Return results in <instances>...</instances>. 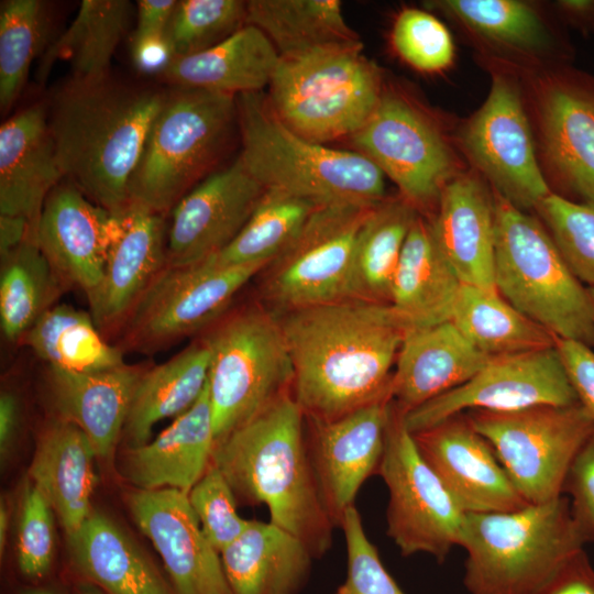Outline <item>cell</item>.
I'll return each mask as SVG.
<instances>
[{
	"instance_id": "36",
	"label": "cell",
	"mask_w": 594,
	"mask_h": 594,
	"mask_svg": "<svg viewBox=\"0 0 594 594\" xmlns=\"http://www.w3.org/2000/svg\"><path fill=\"white\" fill-rule=\"evenodd\" d=\"M132 4L127 0H84L68 28L44 52L37 76L45 79L57 61H68L73 78L109 77L114 51L127 32Z\"/></svg>"
},
{
	"instance_id": "54",
	"label": "cell",
	"mask_w": 594,
	"mask_h": 594,
	"mask_svg": "<svg viewBox=\"0 0 594 594\" xmlns=\"http://www.w3.org/2000/svg\"><path fill=\"white\" fill-rule=\"evenodd\" d=\"M21 408L18 396L12 391L0 395V453L6 459L18 436Z\"/></svg>"
},
{
	"instance_id": "41",
	"label": "cell",
	"mask_w": 594,
	"mask_h": 594,
	"mask_svg": "<svg viewBox=\"0 0 594 594\" xmlns=\"http://www.w3.org/2000/svg\"><path fill=\"white\" fill-rule=\"evenodd\" d=\"M318 207L287 193L265 189L234 240L205 261L215 266L270 264L298 235Z\"/></svg>"
},
{
	"instance_id": "38",
	"label": "cell",
	"mask_w": 594,
	"mask_h": 594,
	"mask_svg": "<svg viewBox=\"0 0 594 594\" xmlns=\"http://www.w3.org/2000/svg\"><path fill=\"white\" fill-rule=\"evenodd\" d=\"M20 343L47 366L70 372L94 373L125 364L122 349L102 337L90 312L67 304L48 309Z\"/></svg>"
},
{
	"instance_id": "37",
	"label": "cell",
	"mask_w": 594,
	"mask_h": 594,
	"mask_svg": "<svg viewBox=\"0 0 594 594\" xmlns=\"http://www.w3.org/2000/svg\"><path fill=\"white\" fill-rule=\"evenodd\" d=\"M451 321L488 358L556 346L557 338L510 305L497 289L463 285Z\"/></svg>"
},
{
	"instance_id": "24",
	"label": "cell",
	"mask_w": 594,
	"mask_h": 594,
	"mask_svg": "<svg viewBox=\"0 0 594 594\" xmlns=\"http://www.w3.org/2000/svg\"><path fill=\"white\" fill-rule=\"evenodd\" d=\"M66 540L72 582L87 581L108 594H176L144 548L99 510H92Z\"/></svg>"
},
{
	"instance_id": "52",
	"label": "cell",
	"mask_w": 594,
	"mask_h": 594,
	"mask_svg": "<svg viewBox=\"0 0 594 594\" xmlns=\"http://www.w3.org/2000/svg\"><path fill=\"white\" fill-rule=\"evenodd\" d=\"M531 594H594V566L584 549L568 558Z\"/></svg>"
},
{
	"instance_id": "11",
	"label": "cell",
	"mask_w": 594,
	"mask_h": 594,
	"mask_svg": "<svg viewBox=\"0 0 594 594\" xmlns=\"http://www.w3.org/2000/svg\"><path fill=\"white\" fill-rule=\"evenodd\" d=\"M376 205L320 206L311 213L262 271V296L275 315L354 298L355 245Z\"/></svg>"
},
{
	"instance_id": "13",
	"label": "cell",
	"mask_w": 594,
	"mask_h": 594,
	"mask_svg": "<svg viewBox=\"0 0 594 594\" xmlns=\"http://www.w3.org/2000/svg\"><path fill=\"white\" fill-rule=\"evenodd\" d=\"M268 264L166 266L121 329V349L155 351L220 319L234 296Z\"/></svg>"
},
{
	"instance_id": "25",
	"label": "cell",
	"mask_w": 594,
	"mask_h": 594,
	"mask_svg": "<svg viewBox=\"0 0 594 594\" xmlns=\"http://www.w3.org/2000/svg\"><path fill=\"white\" fill-rule=\"evenodd\" d=\"M144 371L128 364L94 373L47 366L48 397L57 419L78 427L102 462L113 459Z\"/></svg>"
},
{
	"instance_id": "14",
	"label": "cell",
	"mask_w": 594,
	"mask_h": 594,
	"mask_svg": "<svg viewBox=\"0 0 594 594\" xmlns=\"http://www.w3.org/2000/svg\"><path fill=\"white\" fill-rule=\"evenodd\" d=\"M579 404L556 346L490 358L464 384L404 415L410 433L454 415L483 410L515 411L534 406Z\"/></svg>"
},
{
	"instance_id": "45",
	"label": "cell",
	"mask_w": 594,
	"mask_h": 594,
	"mask_svg": "<svg viewBox=\"0 0 594 594\" xmlns=\"http://www.w3.org/2000/svg\"><path fill=\"white\" fill-rule=\"evenodd\" d=\"M537 209L572 273L594 288V206L551 193Z\"/></svg>"
},
{
	"instance_id": "19",
	"label": "cell",
	"mask_w": 594,
	"mask_h": 594,
	"mask_svg": "<svg viewBox=\"0 0 594 594\" xmlns=\"http://www.w3.org/2000/svg\"><path fill=\"white\" fill-rule=\"evenodd\" d=\"M264 191L240 156L208 176L173 208L167 266L194 265L221 252L240 233Z\"/></svg>"
},
{
	"instance_id": "8",
	"label": "cell",
	"mask_w": 594,
	"mask_h": 594,
	"mask_svg": "<svg viewBox=\"0 0 594 594\" xmlns=\"http://www.w3.org/2000/svg\"><path fill=\"white\" fill-rule=\"evenodd\" d=\"M270 88L267 99L279 120L319 144L352 136L383 96L378 69L362 46L280 57Z\"/></svg>"
},
{
	"instance_id": "7",
	"label": "cell",
	"mask_w": 594,
	"mask_h": 594,
	"mask_svg": "<svg viewBox=\"0 0 594 594\" xmlns=\"http://www.w3.org/2000/svg\"><path fill=\"white\" fill-rule=\"evenodd\" d=\"M237 116L232 95L182 87L166 94L129 184L130 204L172 211L216 162Z\"/></svg>"
},
{
	"instance_id": "43",
	"label": "cell",
	"mask_w": 594,
	"mask_h": 594,
	"mask_svg": "<svg viewBox=\"0 0 594 594\" xmlns=\"http://www.w3.org/2000/svg\"><path fill=\"white\" fill-rule=\"evenodd\" d=\"M246 24V1L180 0L169 19L165 41L172 59L204 52Z\"/></svg>"
},
{
	"instance_id": "1",
	"label": "cell",
	"mask_w": 594,
	"mask_h": 594,
	"mask_svg": "<svg viewBox=\"0 0 594 594\" xmlns=\"http://www.w3.org/2000/svg\"><path fill=\"white\" fill-rule=\"evenodd\" d=\"M305 418L331 421L392 398L406 327L391 305L345 299L276 315Z\"/></svg>"
},
{
	"instance_id": "5",
	"label": "cell",
	"mask_w": 594,
	"mask_h": 594,
	"mask_svg": "<svg viewBox=\"0 0 594 594\" xmlns=\"http://www.w3.org/2000/svg\"><path fill=\"white\" fill-rule=\"evenodd\" d=\"M495 287L516 309L557 339L594 348V300L551 234L497 191Z\"/></svg>"
},
{
	"instance_id": "29",
	"label": "cell",
	"mask_w": 594,
	"mask_h": 594,
	"mask_svg": "<svg viewBox=\"0 0 594 594\" xmlns=\"http://www.w3.org/2000/svg\"><path fill=\"white\" fill-rule=\"evenodd\" d=\"M96 451L75 425L55 419L41 432L29 475L47 498L66 535L76 531L94 510Z\"/></svg>"
},
{
	"instance_id": "56",
	"label": "cell",
	"mask_w": 594,
	"mask_h": 594,
	"mask_svg": "<svg viewBox=\"0 0 594 594\" xmlns=\"http://www.w3.org/2000/svg\"><path fill=\"white\" fill-rule=\"evenodd\" d=\"M13 594H70V591L50 580L38 584L22 583Z\"/></svg>"
},
{
	"instance_id": "4",
	"label": "cell",
	"mask_w": 594,
	"mask_h": 594,
	"mask_svg": "<svg viewBox=\"0 0 594 594\" xmlns=\"http://www.w3.org/2000/svg\"><path fill=\"white\" fill-rule=\"evenodd\" d=\"M242 160L264 187L317 206L376 205L385 198L384 174L360 152L310 142L288 129L261 92L238 95Z\"/></svg>"
},
{
	"instance_id": "30",
	"label": "cell",
	"mask_w": 594,
	"mask_h": 594,
	"mask_svg": "<svg viewBox=\"0 0 594 594\" xmlns=\"http://www.w3.org/2000/svg\"><path fill=\"white\" fill-rule=\"evenodd\" d=\"M461 286L436 243L430 222L418 216L392 280L391 307L406 329L450 321Z\"/></svg>"
},
{
	"instance_id": "28",
	"label": "cell",
	"mask_w": 594,
	"mask_h": 594,
	"mask_svg": "<svg viewBox=\"0 0 594 594\" xmlns=\"http://www.w3.org/2000/svg\"><path fill=\"white\" fill-rule=\"evenodd\" d=\"M430 224L438 248L463 285L496 289L494 198L479 179L450 178Z\"/></svg>"
},
{
	"instance_id": "26",
	"label": "cell",
	"mask_w": 594,
	"mask_h": 594,
	"mask_svg": "<svg viewBox=\"0 0 594 594\" xmlns=\"http://www.w3.org/2000/svg\"><path fill=\"white\" fill-rule=\"evenodd\" d=\"M213 448L207 382L197 402L154 439L121 451L119 472L133 488L188 494L210 465Z\"/></svg>"
},
{
	"instance_id": "17",
	"label": "cell",
	"mask_w": 594,
	"mask_h": 594,
	"mask_svg": "<svg viewBox=\"0 0 594 594\" xmlns=\"http://www.w3.org/2000/svg\"><path fill=\"white\" fill-rule=\"evenodd\" d=\"M125 503L161 557L176 594H233L220 553L202 532L186 493L131 488Z\"/></svg>"
},
{
	"instance_id": "33",
	"label": "cell",
	"mask_w": 594,
	"mask_h": 594,
	"mask_svg": "<svg viewBox=\"0 0 594 594\" xmlns=\"http://www.w3.org/2000/svg\"><path fill=\"white\" fill-rule=\"evenodd\" d=\"M209 367V348L199 340L168 361L145 370L123 428L125 448L148 442L157 422L172 417L175 419L188 410L207 385Z\"/></svg>"
},
{
	"instance_id": "44",
	"label": "cell",
	"mask_w": 594,
	"mask_h": 594,
	"mask_svg": "<svg viewBox=\"0 0 594 594\" xmlns=\"http://www.w3.org/2000/svg\"><path fill=\"white\" fill-rule=\"evenodd\" d=\"M437 6L481 34L512 46L535 48L547 40L538 15L519 1L446 0Z\"/></svg>"
},
{
	"instance_id": "39",
	"label": "cell",
	"mask_w": 594,
	"mask_h": 594,
	"mask_svg": "<svg viewBox=\"0 0 594 594\" xmlns=\"http://www.w3.org/2000/svg\"><path fill=\"white\" fill-rule=\"evenodd\" d=\"M417 217L416 208L403 197L384 199L372 209L355 245V299L389 305L392 280Z\"/></svg>"
},
{
	"instance_id": "16",
	"label": "cell",
	"mask_w": 594,
	"mask_h": 594,
	"mask_svg": "<svg viewBox=\"0 0 594 594\" xmlns=\"http://www.w3.org/2000/svg\"><path fill=\"white\" fill-rule=\"evenodd\" d=\"M463 143L495 191L519 209L537 208L551 194L519 96L505 78L493 79L484 105L464 130Z\"/></svg>"
},
{
	"instance_id": "53",
	"label": "cell",
	"mask_w": 594,
	"mask_h": 594,
	"mask_svg": "<svg viewBox=\"0 0 594 594\" xmlns=\"http://www.w3.org/2000/svg\"><path fill=\"white\" fill-rule=\"evenodd\" d=\"M176 2L175 0L138 1V24L132 46L165 37Z\"/></svg>"
},
{
	"instance_id": "32",
	"label": "cell",
	"mask_w": 594,
	"mask_h": 594,
	"mask_svg": "<svg viewBox=\"0 0 594 594\" xmlns=\"http://www.w3.org/2000/svg\"><path fill=\"white\" fill-rule=\"evenodd\" d=\"M280 62L271 40L245 24L219 44L197 54L173 58L162 72L182 88L213 92H260L271 85Z\"/></svg>"
},
{
	"instance_id": "55",
	"label": "cell",
	"mask_w": 594,
	"mask_h": 594,
	"mask_svg": "<svg viewBox=\"0 0 594 594\" xmlns=\"http://www.w3.org/2000/svg\"><path fill=\"white\" fill-rule=\"evenodd\" d=\"M28 240H34V229L26 218L0 215V258L12 253Z\"/></svg>"
},
{
	"instance_id": "23",
	"label": "cell",
	"mask_w": 594,
	"mask_h": 594,
	"mask_svg": "<svg viewBox=\"0 0 594 594\" xmlns=\"http://www.w3.org/2000/svg\"><path fill=\"white\" fill-rule=\"evenodd\" d=\"M488 360L451 320L407 328L393 373L392 400L405 415L464 384Z\"/></svg>"
},
{
	"instance_id": "21",
	"label": "cell",
	"mask_w": 594,
	"mask_h": 594,
	"mask_svg": "<svg viewBox=\"0 0 594 594\" xmlns=\"http://www.w3.org/2000/svg\"><path fill=\"white\" fill-rule=\"evenodd\" d=\"M114 217L100 284L87 299L91 318L103 334L121 328L158 274L167 266L164 215L130 204Z\"/></svg>"
},
{
	"instance_id": "27",
	"label": "cell",
	"mask_w": 594,
	"mask_h": 594,
	"mask_svg": "<svg viewBox=\"0 0 594 594\" xmlns=\"http://www.w3.org/2000/svg\"><path fill=\"white\" fill-rule=\"evenodd\" d=\"M64 178L48 118L32 105L0 128V215L26 218L36 227L51 191Z\"/></svg>"
},
{
	"instance_id": "48",
	"label": "cell",
	"mask_w": 594,
	"mask_h": 594,
	"mask_svg": "<svg viewBox=\"0 0 594 594\" xmlns=\"http://www.w3.org/2000/svg\"><path fill=\"white\" fill-rule=\"evenodd\" d=\"M392 42L406 63L424 72L448 67L454 55L447 28L432 14L418 9H406L397 15Z\"/></svg>"
},
{
	"instance_id": "22",
	"label": "cell",
	"mask_w": 594,
	"mask_h": 594,
	"mask_svg": "<svg viewBox=\"0 0 594 594\" xmlns=\"http://www.w3.org/2000/svg\"><path fill=\"white\" fill-rule=\"evenodd\" d=\"M114 217L88 199L72 183H59L48 195L34 241L66 287L86 297L102 278Z\"/></svg>"
},
{
	"instance_id": "47",
	"label": "cell",
	"mask_w": 594,
	"mask_h": 594,
	"mask_svg": "<svg viewBox=\"0 0 594 594\" xmlns=\"http://www.w3.org/2000/svg\"><path fill=\"white\" fill-rule=\"evenodd\" d=\"M187 496L202 532L219 553L251 522L238 514L234 492L212 460Z\"/></svg>"
},
{
	"instance_id": "6",
	"label": "cell",
	"mask_w": 594,
	"mask_h": 594,
	"mask_svg": "<svg viewBox=\"0 0 594 594\" xmlns=\"http://www.w3.org/2000/svg\"><path fill=\"white\" fill-rule=\"evenodd\" d=\"M584 544L564 495L512 512L466 514L463 582L470 594H531Z\"/></svg>"
},
{
	"instance_id": "59",
	"label": "cell",
	"mask_w": 594,
	"mask_h": 594,
	"mask_svg": "<svg viewBox=\"0 0 594 594\" xmlns=\"http://www.w3.org/2000/svg\"><path fill=\"white\" fill-rule=\"evenodd\" d=\"M588 289H590L591 296H592V298L594 300V288H588Z\"/></svg>"
},
{
	"instance_id": "15",
	"label": "cell",
	"mask_w": 594,
	"mask_h": 594,
	"mask_svg": "<svg viewBox=\"0 0 594 594\" xmlns=\"http://www.w3.org/2000/svg\"><path fill=\"white\" fill-rule=\"evenodd\" d=\"M352 140L416 209L438 200L452 178V157L442 138L400 98L383 95Z\"/></svg>"
},
{
	"instance_id": "58",
	"label": "cell",
	"mask_w": 594,
	"mask_h": 594,
	"mask_svg": "<svg viewBox=\"0 0 594 594\" xmlns=\"http://www.w3.org/2000/svg\"><path fill=\"white\" fill-rule=\"evenodd\" d=\"M70 594H108L99 586L87 581H73Z\"/></svg>"
},
{
	"instance_id": "40",
	"label": "cell",
	"mask_w": 594,
	"mask_h": 594,
	"mask_svg": "<svg viewBox=\"0 0 594 594\" xmlns=\"http://www.w3.org/2000/svg\"><path fill=\"white\" fill-rule=\"evenodd\" d=\"M66 286L34 240L1 258L0 324L8 342H21L55 306Z\"/></svg>"
},
{
	"instance_id": "12",
	"label": "cell",
	"mask_w": 594,
	"mask_h": 594,
	"mask_svg": "<svg viewBox=\"0 0 594 594\" xmlns=\"http://www.w3.org/2000/svg\"><path fill=\"white\" fill-rule=\"evenodd\" d=\"M377 474L389 494L387 536L402 556L427 553L443 562L460 544L466 514L421 457L393 400Z\"/></svg>"
},
{
	"instance_id": "34",
	"label": "cell",
	"mask_w": 594,
	"mask_h": 594,
	"mask_svg": "<svg viewBox=\"0 0 594 594\" xmlns=\"http://www.w3.org/2000/svg\"><path fill=\"white\" fill-rule=\"evenodd\" d=\"M246 24L258 28L283 58L326 48L362 46L338 0L246 1Z\"/></svg>"
},
{
	"instance_id": "46",
	"label": "cell",
	"mask_w": 594,
	"mask_h": 594,
	"mask_svg": "<svg viewBox=\"0 0 594 594\" xmlns=\"http://www.w3.org/2000/svg\"><path fill=\"white\" fill-rule=\"evenodd\" d=\"M16 568L23 583L51 580L54 563V509L31 482L23 490L18 526Z\"/></svg>"
},
{
	"instance_id": "49",
	"label": "cell",
	"mask_w": 594,
	"mask_h": 594,
	"mask_svg": "<svg viewBox=\"0 0 594 594\" xmlns=\"http://www.w3.org/2000/svg\"><path fill=\"white\" fill-rule=\"evenodd\" d=\"M340 528L346 546V576L332 594H405L367 538L355 505L346 510Z\"/></svg>"
},
{
	"instance_id": "31",
	"label": "cell",
	"mask_w": 594,
	"mask_h": 594,
	"mask_svg": "<svg viewBox=\"0 0 594 594\" xmlns=\"http://www.w3.org/2000/svg\"><path fill=\"white\" fill-rule=\"evenodd\" d=\"M220 558L233 594H298L314 560L292 534L258 520H251Z\"/></svg>"
},
{
	"instance_id": "18",
	"label": "cell",
	"mask_w": 594,
	"mask_h": 594,
	"mask_svg": "<svg viewBox=\"0 0 594 594\" xmlns=\"http://www.w3.org/2000/svg\"><path fill=\"white\" fill-rule=\"evenodd\" d=\"M392 398L382 399L331 421H311L306 436L320 496L333 524L341 527L363 483L384 452Z\"/></svg>"
},
{
	"instance_id": "50",
	"label": "cell",
	"mask_w": 594,
	"mask_h": 594,
	"mask_svg": "<svg viewBox=\"0 0 594 594\" xmlns=\"http://www.w3.org/2000/svg\"><path fill=\"white\" fill-rule=\"evenodd\" d=\"M562 494L569 498L575 528L584 543L594 541V432L575 455Z\"/></svg>"
},
{
	"instance_id": "20",
	"label": "cell",
	"mask_w": 594,
	"mask_h": 594,
	"mask_svg": "<svg viewBox=\"0 0 594 594\" xmlns=\"http://www.w3.org/2000/svg\"><path fill=\"white\" fill-rule=\"evenodd\" d=\"M411 435L421 457L465 514L512 512L529 505L464 413Z\"/></svg>"
},
{
	"instance_id": "42",
	"label": "cell",
	"mask_w": 594,
	"mask_h": 594,
	"mask_svg": "<svg viewBox=\"0 0 594 594\" xmlns=\"http://www.w3.org/2000/svg\"><path fill=\"white\" fill-rule=\"evenodd\" d=\"M47 30L45 4L7 0L0 9V109L8 112L20 96L30 66L43 47Z\"/></svg>"
},
{
	"instance_id": "35",
	"label": "cell",
	"mask_w": 594,
	"mask_h": 594,
	"mask_svg": "<svg viewBox=\"0 0 594 594\" xmlns=\"http://www.w3.org/2000/svg\"><path fill=\"white\" fill-rule=\"evenodd\" d=\"M546 152L562 179L594 206V96L557 87L543 107Z\"/></svg>"
},
{
	"instance_id": "51",
	"label": "cell",
	"mask_w": 594,
	"mask_h": 594,
	"mask_svg": "<svg viewBox=\"0 0 594 594\" xmlns=\"http://www.w3.org/2000/svg\"><path fill=\"white\" fill-rule=\"evenodd\" d=\"M557 349L580 405L594 420L593 348L578 341L557 339Z\"/></svg>"
},
{
	"instance_id": "57",
	"label": "cell",
	"mask_w": 594,
	"mask_h": 594,
	"mask_svg": "<svg viewBox=\"0 0 594 594\" xmlns=\"http://www.w3.org/2000/svg\"><path fill=\"white\" fill-rule=\"evenodd\" d=\"M9 507L7 505V502L1 499L0 502V552L3 554L6 544H7V537H8V529H9Z\"/></svg>"
},
{
	"instance_id": "10",
	"label": "cell",
	"mask_w": 594,
	"mask_h": 594,
	"mask_svg": "<svg viewBox=\"0 0 594 594\" xmlns=\"http://www.w3.org/2000/svg\"><path fill=\"white\" fill-rule=\"evenodd\" d=\"M466 415L491 443L528 504H543L563 496L568 471L594 432V420L580 403L505 413L471 410Z\"/></svg>"
},
{
	"instance_id": "2",
	"label": "cell",
	"mask_w": 594,
	"mask_h": 594,
	"mask_svg": "<svg viewBox=\"0 0 594 594\" xmlns=\"http://www.w3.org/2000/svg\"><path fill=\"white\" fill-rule=\"evenodd\" d=\"M166 94L72 78L55 95L48 119L58 165L69 183L112 216L130 206L129 184ZM48 118V117H47Z\"/></svg>"
},
{
	"instance_id": "9",
	"label": "cell",
	"mask_w": 594,
	"mask_h": 594,
	"mask_svg": "<svg viewBox=\"0 0 594 594\" xmlns=\"http://www.w3.org/2000/svg\"><path fill=\"white\" fill-rule=\"evenodd\" d=\"M215 446L292 392L293 364L277 316L246 308L220 318L202 339Z\"/></svg>"
},
{
	"instance_id": "3",
	"label": "cell",
	"mask_w": 594,
	"mask_h": 594,
	"mask_svg": "<svg viewBox=\"0 0 594 594\" xmlns=\"http://www.w3.org/2000/svg\"><path fill=\"white\" fill-rule=\"evenodd\" d=\"M305 415L292 392L216 444L212 462L234 495L264 504L270 521L322 558L336 528L322 503L309 458Z\"/></svg>"
}]
</instances>
